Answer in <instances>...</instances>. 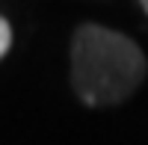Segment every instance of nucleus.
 Returning a JSON list of instances; mask_svg holds the SVG:
<instances>
[{"label": "nucleus", "mask_w": 148, "mask_h": 145, "mask_svg": "<svg viewBox=\"0 0 148 145\" xmlns=\"http://www.w3.org/2000/svg\"><path fill=\"white\" fill-rule=\"evenodd\" d=\"M71 89L83 107H119L142 86L148 59L130 36L83 21L71 33Z\"/></svg>", "instance_id": "nucleus-1"}, {"label": "nucleus", "mask_w": 148, "mask_h": 145, "mask_svg": "<svg viewBox=\"0 0 148 145\" xmlns=\"http://www.w3.org/2000/svg\"><path fill=\"white\" fill-rule=\"evenodd\" d=\"M142 12H145V15H148V0H142Z\"/></svg>", "instance_id": "nucleus-3"}, {"label": "nucleus", "mask_w": 148, "mask_h": 145, "mask_svg": "<svg viewBox=\"0 0 148 145\" xmlns=\"http://www.w3.org/2000/svg\"><path fill=\"white\" fill-rule=\"evenodd\" d=\"M9 47H12V27H9V21L0 15V59L9 53Z\"/></svg>", "instance_id": "nucleus-2"}]
</instances>
